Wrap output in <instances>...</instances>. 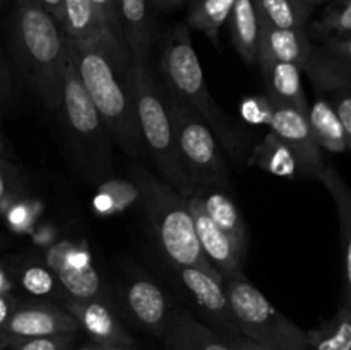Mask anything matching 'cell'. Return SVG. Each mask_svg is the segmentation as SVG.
<instances>
[{
	"instance_id": "1",
	"label": "cell",
	"mask_w": 351,
	"mask_h": 350,
	"mask_svg": "<svg viewBox=\"0 0 351 350\" xmlns=\"http://www.w3.org/2000/svg\"><path fill=\"white\" fill-rule=\"evenodd\" d=\"M10 45L21 75L50 110H60L67 65L60 24L34 0H16L10 17Z\"/></svg>"
},
{
	"instance_id": "2",
	"label": "cell",
	"mask_w": 351,
	"mask_h": 350,
	"mask_svg": "<svg viewBox=\"0 0 351 350\" xmlns=\"http://www.w3.org/2000/svg\"><path fill=\"white\" fill-rule=\"evenodd\" d=\"M129 175L137 189V202L146 213L158 244L171 266L197 268L221 278L199 246L187 196L171 187L139 161L130 165Z\"/></svg>"
},
{
	"instance_id": "3",
	"label": "cell",
	"mask_w": 351,
	"mask_h": 350,
	"mask_svg": "<svg viewBox=\"0 0 351 350\" xmlns=\"http://www.w3.org/2000/svg\"><path fill=\"white\" fill-rule=\"evenodd\" d=\"M65 47L106 134L130 156H144L146 150L141 139L127 78H122L115 71L105 51L98 47L74 43L67 36Z\"/></svg>"
},
{
	"instance_id": "4",
	"label": "cell",
	"mask_w": 351,
	"mask_h": 350,
	"mask_svg": "<svg viewBox=\"0 0 351 350\" xmlns=\"http://www.w3.org/2000/svg\"><path fill=\"white\" fill-rule=\"evenodd\" d=\"M127 86L136 108L141 139L146 154L153 160L156 175L184 196L194 194L195 187L182 165L175 143L173 127L165 105L163 88L158 84L156 78L147 67V58L130 57Z\"/></svg>"
},
{
	"instance_id": "5",
	"label": "cell",
	"mask_w": 351,
	"mask_h": 350,
	"mask_svg": "<svg viewBox=\"0 0 351 350\" xmlns=\"http://www.w3.org/2000/svg\"><path fill=\"white\" fill-rule=\"evenodd\" d=\"M160 71L165 79V88L191 106L208 124L219 146L225 148L230 156L237 158L243 139L209 93L201 62L192 47L191 33L184 24L175 27L168 36L161 54Z\"/></svg>"
},
{
	"instance_id": "6",
	"label": "cell",
	"mask_w": 351,
	"mask_h": 350,
	"mask_svg": "<svg viewBox=\"0 0 351 350\" xmlns=\"http://www.w3.org/2000/svg\"><path fill=\"white\" fill-rule=\"evenodd\" d=\"M163 98L182 165L194 187H218L228 191L232 187L228 165L208 124L170 89L163 88Z\"/></svg>"
},
{
	"instance_id": "7",
	"label": "cell",
	"mask_w": 351,
	"mask_h": 350,
	"mask_svg": "<svg viewBox=\"0 0 351 350\" xmlns=\"http://www.w3.org/2000/svg\"><path fill=\"white\" fill-rule=\"evenodd\" d=\"M237 329L264 350H308L307 331L278 311L247 278L225 280Z\"/></svg>"
},
{
	"instance_id": "8",
	"label": "cell",
	"mask_w": 351,
	"mask_h": 350,
	"mask_svg": "<svg viewBox=\"0 0 351 350\" xmlns=\"http://www.w3.org/2000/svg\"><path fill=\"white\" fill-rule=\"evenodd\" d=\"M60 110H64L65 124L74 134L77 143L86 148L89 154L98 163H108V144H106V130L101 119L82 84L74 62L67 55V65L64 74V88H62Z\"/></svg>"
},
{
	"instance_id": "9",
	"label": "cell",
	"mask_w": 351,
	"mask_h": 350,
	"mask_svg": "<svg viewBox=\"0 0 351 350\" xmlns=\"http://www.w3.org/2000/svg\"><path fill=\"white\" fill-rule=\"evenodd\" d=\"M60 26L65 36L74 43L91 45L105 51L115 71L122 78H127L130 62L129 50L112 33L93 0H64Z\"/></svg>"
},
{
	"instance_id": "10",
	"label": "cell",
	"mask_w": 351,
	"mask_h": 350,
	"mask_svg": "<svg viewBox=\"0 0 351 350\" xmlns=\"http://www.w3.org/2000/svg\"><path fill=\"white\" fill-rule=\"evenodd\" d=\"M77 331L75 319L62 305L48 301H19L0 333V347L5 350L27 338Z\"/></svg>"
},
{
	"instance_id": "11",
	"label": "cell",
	"mask_w": 351,
	"mask_h": 350,
	"mask_svg": "<svg viewBox=\"0 0 351 350\" xmlns=\"http://www.w3.org/2000/svg\"><path fill=\"white\" fill-rule=\"evenodd\" d=\"M171 270L177 275L182 287L191 294L195 307L202 312L209 328L228 342L240 336L226 297L225 281L221 278L191 266H171Z\"/></svg>"
},
{
	"instance_id": "12",
	"label": "cell",
	"mask_w": 351,
	"mask_h": 350,
	"mask_svg": "<svg viewBox=\"0 0 351 350\" xmlns=\"http://www.w3.org/2000/svg\"><path fill=\"white\" fill-rule=\"evenodd\" d=\"M267 124L271 130L281 139V143L291 151L297 161L298 174L304 177L319 180L324 170L322 150L315 143L307 122V113L293 108L271 103Z\"/></svg>"
},
{
	"instance_id": "13",
	"label": "cell",
	"mask_w": 351,
	"mask_h": 350,
	"mask_svg": "<svg viewBox=\"0 0 351 350\" xmlns=\"http://www.w3.org/2000/svg\"><path fill=\"white\" fill-rule=\"evenodd\" d=\"M302 71L319 93L351 89V34L331 36L322 47L312 48Z\"/></svg>"
},
{
	"instance_id": "14",
	"label": "cell",
	"mask_w": 351,
	"mask_h": 350,
	"mask_svg": "<svg viewBox=\"0 0 351 350\" xmlns=\"http://www.w3.org/2000/svg\"><path fill=\"white\" fill-rule=\"evenodd\" d=\"M62 307L75 319L79 329L99 345L134 349L136 340L125 329L108 302L103 299H64Z\"/></svg>"
},
{
	"instance_id": "15",
	"label": "cell",
	"mask_w": 351,
	"mask_h": 350,
	"mask_svg": "<svg viewBox=\"0 0 351 350\" xmlns=\"http://www.w3.org/2000/svg\"><path fill=\"white\" fill-rule=\"evenodd\" d=\"M187 205L192 222H194V230L195 235H197L199 246H201L202 253L208 257L209 263L215 266L219 277L223 278V281L245 278L243 261L237 256L228 237L209 218L204 205H202V199L199 198L197 192L187 196Z\"/></svg>"
},
{
	"instance_id": "16",
	"label": "cell",
	"mask_w": 351,
	"mask_h": 350,
	"mask_svg": "<svg viewBox=\"0 0 351 350\" xmlns=\"http://www.w3.org/2000/svg\"><path fill=\"white\" fill-rule=\"evenodd\" d=\"M123 305L136 325L151 335L163 336L170 321V305L165 292L149 278H134L123 292Z\"/></svg>"
},
{
	"instance_id": "17",
	"label": "cell",
	"mask_w": 351,
	"mask_h": 350,
	"mask_svg": "<svg viewBox=\"0 0 351 350\" xmlns=\"http://www.w3.org/2000/svg\"><path fill=\"white\" fill-rule=\"evenodd\" d=\"M161 340L168 350H232L228 340L185 311L171 312Z\"/></svg>"
},
{
	"instance_id": "18",
	"label": "cell",
	"mask_w": 351,
	"mask_h": 350,
	"mask_svg": "<svg viewBox=\"0 0 351 350\" xmlns=\"http://www.w3.org/2000/svg\"><path fill=\"white\" fill-rule=\"evenodd\" d=\"M195 192L202 199V205H204L209 218L228 237L237 256L242 261L245 259L247 247H249V232H247L242 213L239 211L228 191L218 187H199L195 189Z\"/></svg>"
},
{
	"instance_id": "19",
	"label": "cell",
	"mask_w": 351,
	"mask_h": 350,
	"mask_svg": "<svg viewBox=\"0 0 351 350\" xmlns=\"http://www.w3.org/2000/svg\"><path fill=\"white\" fill-rule=\"evenodd\" d=\"M311 34L307 30H278L261 24L257 41V62H288L304 67L311 55ZM256 62V65H257Z\"/></svg>"
},
{
	"instance_id": "20",
	"label": "cell",
	"mask_w": 351,
	"mask_h": 350,
	"mask_svg": "<svg viewBox=\"0 0 351 350\" xmlns=\"http://www.w3.org/2000/svg\"><path fill=\"white\" fill-rule=\"evenodd\" d=\"M266 84L267 100L274 105L293 106L307 113L311 103L302 84V69L288 62H257Z\"/></svg>"
},
{
	"instance_id": "21",
	"label": "cell",
	"mask_w": 351,
	"mask_h": 350,
	"mask_svg": "<svg viewBox=\"0 0 351 350\" xmlns=\"http://www.w3.org/2000/svg\"><path fill=\"white\" fill-rule=\"evenodd\" d=\"M115 5L129 57L147 58L154 41L149 0H115Z\"/></svg>"
},
{
	"instance_id": "22",
	"label": "cell",
	"mask_w": 351,
	"mask_h": 350,
	"mask_svg": "<svg viewBox=\"0 0 351 350\" xmlns=\"http://www.w3.org/2000/svg\"><path fill=\"white\" fill-rule=\"evenodd\" d=\"M307 122L315 143L321 150L345 153L351 146V136L345 132L331 103L317 96L307 108Z\"/></svg>"
},
{
	"instance_id": "23",
	"label": "cell",
	"mask_w": 351,
	"mask_h": 350,
	"mask_svg": "<svg viewBox=\"0 0 351 350\" xmlns=\"http://www.w3.org/2000/svg\"><path fill=\"white\" fill-rule=\"evenodd\" d=\"M228 21L237 54L247 65H256L261 21L254 0H235Z\"/></svg>"
},
{
	"instance_id": "24",
	"label": "cell",
	"mask_w": 351,
	"mask_h": 350,
	"mask_svg": "<svg viewBox=\"0 0 351 350\" xmlns=\"http://www.w3.org/2000/svg\"><path fill=\"white\" fill-rule=\"evenodd\" d=\"M319 180L328 187L335 198L338 208L339 230H341V257H343V275H345L346 295H350L351 285V194L348 185L345 184L338 172L332 167H324Z\"/></svg>"
},
{
	"instance_id": "25",
	"label": "cell",
	"mask_w": 351,
	"mask_h": 350,
	"mask_svg": "<svg viewBox=\"0 0 351 350\" xmlns=\"http://www.w3.org/2000/svg\"><path fill=\"white\" fill-rule=\"evenodd\" d=\"M263 26L278 30H305L315 7L302 0H254Z\"/></svg>"
},
{
	"instance_id": "26",
	"label": "cell",
	"mask_w": 351,
	"mask_h": 350,
	"mask_svg": "<svg viewBox=\"0 0 351 350\" xmlns=\"http://www.w3.org/2000/svg\"><path fill=\"white\" fill-rule=\"evenodd\" d=\"M247 165L263 168L264 172H269L276 177L295 178V175L298 174L293 154L273 130L266 134L264 139L254 148L252 153L247 158Z\"/></svg>"
},
{
	"instance_id": "27",
	"label": "cell",
	"mask_w": 351,
	"mask_h": 350,
	"mask_svg": "<svg viewBox=\"0 0 351 350\" xmlns=\"http://www.w3.org/2000/svg\"><path fill=\"white\" fill-rule=\"evenodd\" d=\"M308 350H351V304L350 297L335 316L319 328L307 331Z\"/></svg>"
},
{
	"instance_id": "28",
	"label": "cell",
	"mask_w": 351,
	"mask_h": 350,
	"mask_svg": "<svg viewBox=\"0 0 351 350\" xmlns=\"http://www.w3.org/2000/svg\"><path fill=\"white\" fill-rule=\"evenodd\" d=\"M53 270L65 299H103L105 301V290H103L101 278L93 264L84 268H71L65 264H55Z\"/></svg>"
},
{
	"instance_id": "29",
	"label": "cell",
	"mask_w": 351,
	"mask_h": 350,
	"mask_svg": "<svg viewBox=\"0 0 351 350\" xmlns=\"http://www.w3.org/2000/svg\"><path fill=\"white\" fill-rule=\"evenodd\" d=\"M235 0H192L187 14V27L199 31L213 43H219V31L228 21Z\"/></svg>"
},
{
	"instance_id": "30",
	"label": "cell",
	"mask_w": 351,
	"mask_h": 350,
	"mask_svg": "<svg viewBox=\"0 0 351 350\" xmlns=\"http://www.w3.org/2000/svg\"><path fill=\"white\" fill-rule=\"evenodd\" d=\"M311 34L322 41L351 34V0H329L321 19L312 24Z\"/></svg>"
},
{
	"instance_id": "31",
	"label": "cell",
	"mask_w": 351,
	"mask_h": 350,
	"mask_svg": "<svg viewBox=\"0 0 351 350\" xmlns=\"http://www.w3.org/2000/svg\"><path fill=\"white\" fill-rule=\"evenodd\" d=\"M19 283L27 294L34 295V297L57 295L58 288H62L57 277H55L53 270H50V268L40 263H31L21 268Z\"/></svg>"
},
{
	"instance_id": "32",
	"label": "cell",
	"mask_w": 351,
	"mask_h": 350,
	"mask_svg": "<svg viewBox=\"0 0 351 350\" xmlns=\"http://www.w3.org/2000/svg\"><path fill=\"white\" fill-rule=\"evenodd\" d=\"M75 335L77 333L27 338L10 347V350H71L75 343Z\"/></svg>"
},
{
	"instance_id": "33",
	"label": "cell",
	"mask_w": 351,
	"mask_h": 350,
	"mask_svg": "<svg viewBox=\"0 0 351 350\" xmlns=\"http://www.w3.org/2000/svg\"><path fill=\"white\" fill-rule=\"evenodd\" d=\"M17 178L14 175L12 167L3 156H0V213H5V209L17 199Z\"/></svg>"
},
{
	"instance_id": "34",
	"label": "cell",
	"mask_w": 351,
	"mask_h": 350,
	"mask_svg": "<svg viewBox=\"0 0 351 350\" xmlns=\"http://www.w3.org/2000/svg\"><path fill=\"white\" fill-rule=\"evenodd\" d=\"M331 103L332 110L338 115L345 132L351 136V89H343V91L331 93V98L328 100Z\"/></svg>"
},
{
	"instance_id": "35",
	"label": "cell",
	"mask_w": 351,
	"mask_h": 350,
	"mask_svg": "<svg viewBox=\"0 0 351 350\" xmlns=\"http://www.w3.org/2000/svg\"><path fill=\"white\" fill-rule=\"evenodd\" d=\"M3 215H5L7 223H9L14 230H17V232H21V230L26 229L27 223H29V218H31L29 206L23 201H17V199L9 206V208L5 209V213H3Z\"/></svg>"
},
{
	"instance_id": "36",
	"label": "cell",
	"mask_w": 351,
	"mask_h": 350,
	"mask_svg": "<svg viewBox=\"0 0 351 350\" xmlns=\"http://www.w3.org/2000/svg\"><path fill=\"white\" fill-rule=\"evenodd\" d=\"M93 2H95V5L98 7L99 12L103 14V17H105L106 24L110 26L112 33L119 38L120 43L125 45V41H123V36H122V30H120V21H119V14H117L115 0H93Z\"/></svg>"
},
{
	"instance_id": "37",
	"label": "cell",
	"mask_w": 351,
	"mask_h": 350,
	"mask_svg": "<svg viewBox=\"0 0 351 350\" xmlns=\"http://www.w3.org/2000/svg\"><path fill=\"white\" fill-rule=\"evenodd\" d=\"M17 302H19V299L14 297L10 292L9 294H0V333H2L3 326L7 325V321H9L10 314H12Z\"/></svg>"
},
{
	"instance_id": "38",
	"label": "cell",
	"mask_w": 351,
	"mask_h": 350,
	"mask_svg": "<svg viewBox=\"0 0 351 350\" xmlns=\"http://www.w3.org/2000/svg\"><path fill=\"white\" fill-rule=\"evenodd\" d=\"M38 5L43 7L58 24H62V12H64V0H34Z\"/></svg>"
},
{
	"instance_id": "39",
	"label": "cell",
	"mask_w": 351,
	"mask_h": 350,
	"mask_svg": "<svg viewBox=\"0 0 351 350\" xmlns=\"http://www.w3.org/2000/svg\"><path fill=\"white\" fill-rule=\"evenodd\" d=\"M10 95H12V86H10L9 71L0 60V102L7 103L10 100Z\"/></svg>"
},
{
	"instance_id": "40",
	"label": "cell",
	"mask_w": 351,
	"mask_h": 350,
	"mask_svg": "<svg viewBox=\"0 0 351 350\" xmlns=\"http://www.w3.org/2000/svg\"><path fill=\"white\" fill-rule=\"evenodd\" d=\"M230 345H232V350H264L263 347H259L257 343L250 342L249 338H245V336H237V338H233L232 342H230Z\"/></svg>"
},
{
	"instance_id": "41",
	"label": "cell",
	"mask_w": 351,
	"mask_h": 350,
	"mask_svg": "<svg viewBox=\"0 0 351 350\" xmlns=\"http://www.w3.org/2000/svg\"><path fill=\"white\" fill-rule=\"evenodd\" d=\"M10 290H12V281H10L5 268L0 263V294H9Z\"/></svg>"
},
{
	"instance_id": "42",
	"label": "cell",
	"mask_w": 351,
	"mask_h": 350,
	"mask_svg": "<svg viewBox=\"0 0 351 350\" xmlns=\"http://www.w3.org/2000/svg\"><path fill=\"white\" fill-rule=\"evenodd\" d=\"M74 350H136V349H123V347H112V345H99V343H91V345L79 347V349H74Z\"/></svg>"
},
{
	"instance_id": "43",
	"label": "cell",
	"mask_w": 351,
	"mask_h": 350,
	"mask_svg": "<svg viewBox=\"0 0 351 350\" xmlns=\"http://www.w3.org/2000/svg\"><path fill=\"white\" fill-rule=\"evenodd\" d=\"M153 2L156 3V5L163 7V9H173V7L182 5L185 0H153Z\"/></svg>"
},
{
	"instance_id": "44",
	"label": "cell",
	"mask_w": 351,
	"mask_h": 350,
	"mask_svg": "<svg viewBox=\"0 0 351 350\" xmlns=\"http://www.w3.org/2000/svg\"><path fill=\"white\" fill-rule=\"evenodd\" d=\"M302 2L308 3V5L312 7H317V5H322V3H328L329 0H302Z\"/></svg>"
},
{
	"instance_id": "45",
	"label": "cell",
	"mask_w": 351,
	"mask_h": 350,
	"mask_svg": "<svg viewBox=\"0 0 351 350\" xmlns=\"http://www.w3.org/2000/svg\"><path fill=\"white\" fill-rule=\"evenodd\" d=\"M9 154V150H7V144H0V156L5 158Z\"/></svg>"
},
{
	"instance_id": "46",
	"label": "cell",
	"mask_w": 351,
	"mask_h": 350,
	"mask_svg": "<svg viewBox=\"0 0 351 350\" xmlns=\"http://www.w3.org/2000/svg\"><path fill=\"white\" fill-rule=\"evenodd\" d=\"M0 144H7L5 136H3V129H2V117H0Z\"/></svg>"
},
{
	"instance_id": "47",
	"label": "cell",
	"mask_w": 351,
	"mask_h": 350,
	"mask_svg": "<svg viewBox=\"0 0 351 350\" xmlns=\"http://www.w3.org/2000/svg\"><path fill=\"white\" fill-rule=\"evenodd\" d=\"M0 350H3V349H2V347H0Z\"/></svg>"
}]
</instances>
